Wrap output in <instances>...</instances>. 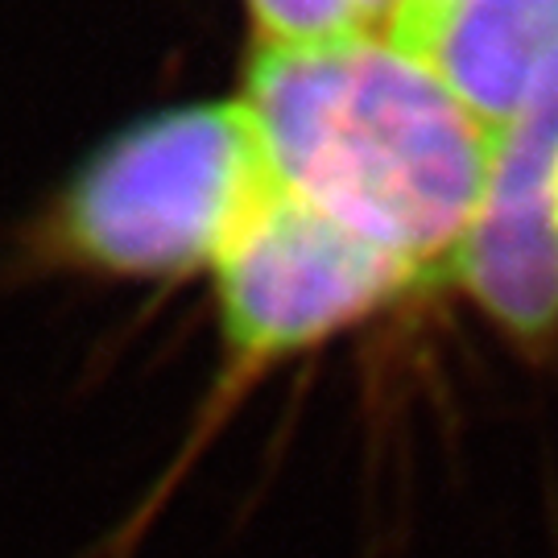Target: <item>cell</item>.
Listing matches in <instances>:
<instances>
[{
    "label": "cell",
    "mask_w": 558,
    "mask_h": 558,
    "mask_svg": "<svg viewBox=\"0 0 558 558\" xmlns=\"http://www.w3.org/2000/svg\"><path fill=\"white\" fill-rule=\"evenodd\" d=\"M456 0H401L398 13L389 17V25L380 29L385 38L401 46L405 54H414L422 59L426 54V46L435 38V29H439V21L447 17V9H451Z\"/></svg>",
    "instance_id": "52a82bcc"
},
{
    "label": "cell",
    "mask_w": 558,
    "mask_h": 558,
    "mask_svg": "<svg viewBox=\"0 0 558 558\" xmlns=\"http://www.w3.org/2000/svg\"><path fill=\"white\" fill-rule=\"evenodd\" d=\"M228 360L265 368L410 299L430 281L360 240L274 174L211 265Z\"/></svg>",
    "instance_id": "3957f363"
},
{
    "label": "cell",
    "mask_w": 558,
    "mask_h": 558,
    "mask_svg": "<svg viewBox=\"0 0 558 558\" xmlns=\"http://www.w3.org/2000/svg\"><path fill=\"white\" fill-rule=\"evenodd\" d=\"M422 62L497 133L558 66V0H456Z\"/></svg>",
    "instance_id": "5b68a950"
},
{
    "label": "cell",
    "mask_w": 558,
    "mask_h": 558,
    "mask_svg": "<svg viewBox=\"0 0 558 558\" xmlns=\"http://www.w3.org/2000/svg\"><path fill=\"white\" fill-rule=\"evenodd\" d=\"M265 182L240 100L170 108L87 154L34 223L29 248L104 278H186L216 265Z\"/></svg>",
    "instance_id": "7a4b0ae2"
},
{
    "label": "cell",
    "mask_w": 558,
    "mask_h": 558,
    "mask_svg": "<svg viewBox=\"0 0 558 558\" xmlns=\"http://www.w3.org/2000/svg\"><path fill=\"white\" fill-rule=\"evenodd\" d=\"M447 281L521 348L542 352L558 339V66L497 129Z\"/></svg>",
    "instance_id": "277c9868"
},
{
    "label": "cell",
    "mask_w": 558,
    "mask_h": 558,
    "mask_svg": "<svg viewBox=\"0 0 558 558\" xmlns=\"http://www.w3.org/2000/svg\"><path fill=\"white\" fill-rule=\"evenodd\" d=\"M240 108L269 174L442 286L476 216L497 133L377 29L257 46Z\"/></svg>",
    "instance_id": "6da1fadb"
},
{
    "label": "cell",
    "mask_w": 558,
    "mask_h": 558,
    "mask_svg": "<svg viewBox=\"0 0 558 558\" xmlns=\"http://www.w3.org/2000/svg\"><path fill=\"white\" fill-rule=\"evenodd\" d=\"M401 0H356V17H360V29H385L389 17L398 13Z\"/></svg>",
    "instance_id": "ba28073f"
},
{
    "label": "cell",
    "mask_w": 558,
    "mask_h": 558,
    "mask_svg": "<svg viewBox=\"0 0 558 558\" xmlns=\"http://www.w3.org/2000/svg\"><path fill=\"white\" fill-rule=\"evenodd\" d=\"M248 17L260 46H294L360 29L356 0H248Z\"/></svg>",
    "instance_id": "8992f818"
}]
</instances>
